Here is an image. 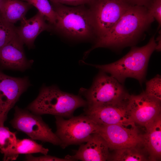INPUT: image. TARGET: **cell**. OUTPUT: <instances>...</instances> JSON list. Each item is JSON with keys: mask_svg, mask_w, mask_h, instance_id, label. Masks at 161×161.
<instances>
[{"mask_svg": "<svg viewBox=\"0 0 161 161\" xmlns=\"http://www.w3.org/2000/svg\"><path fill=\"white\" fill-rule=\"evenodd\" d=\"M154 19L144 7L130 6L109 32L86 53L98 47L120 49L133 46Z\"/></svg>", "mask_w": 161, "mask_h": 161, "instance_id": "1", "label": "cell"}, {"mask_svg": "<svg viewBox=\"0 0 161 161\" xmlns=\"http://www.w3.org/2000/svg\"><path fill=\"white\" fill-rule=\"evenodd\" d=\"M156 46L154 35L146 44L140 47L132 46L126 55L115 62L105 65H89L109 73L123 84L127 78H130L137 79L142 85L145 80L149 59Z\"/></svg>", "mask_w": 161, "mask_h": 161, "instance_id": "2", "label": "cell"}, {"mask_svg": "<svg viewBox=\"0 0 161 161\" xmlns=\"http://www.w3.org/2000/svg\"><path fill=\"white\" fill-rule=\"evenodd\" d=\"M87 102L80 95L61 91L55 85H43L36 98L26 108L37 115L51 114L70 118L77 109Z\"/></svg>", "mask_w": 161, "mask_h": 161, "instance_id": "3", "label": "cell"}, {"mask_svg": "<svg viewBox=\"0 0 161 161\" xmlns=\"http://www.w3.org/2000/svg\"><path fill=\"white\" fill-rule=\"evenodd\" d=\"M55 12V29L73 38H89L95 34L89 9L84 5L70 7L58 3L51 2Z\"/></svg>", "mask_w": 161, "mask_h": 161, "instance_id": "4", "label": "cell"}, {"mask_svg": "<svg viewBox=\"0 0 161 161\" xmlns=\"http://www.w3.org/2000/svg\"><path fill=\"white\" fill-rule=\"evenodd\" d=\"M80 93L86 98L87 107H95L127 100L130 94L123 84L111 76L100 71L91 87L81 88Z\"/></svg>", "mask_w": 161, "mask_h": 161, "instance_id": "5", "label": "cell"}, {"mask_svg": "<svg viewBox=\"0 0 161 161\" xmlns=\"http://www.w3.org/2000/svg\"><path fill=\"white\" fill-rule=\"evenodd\" d=\"M55 117L56 127L55 133L61 142L60 146L63 149L86 142L92 134L97 132L100 128L84 114L73 116L68 120L61 116Z\"/></svg>", "mask_w": 161, "mask_h": 161, "instance_id": "6", "label": "cell"}, {"mask_svg": "<svg viewBox=\"0 0 161 161\" xmlns=\"http://www.w3.org/2000/svg\"><path fill=\"white\" fill-rule=\"evenodd\" d=\"M14 110L13 117L10 122L13 128L25 133L33 140L61 145L60 139L41 115L17 106Z\"/></svg>", "mask_w": 161, "mask_h": 161, "instance_id": "7", "label": "cell"}, {"mask_svg": "<svg viewBox=\"0 0 161 161\" xmlns=\"http://www.w3.org/2000/svg\"><path fill=\"white\" fill-rule=\"evenodd\" d=\"M91 5L94 33L98 39L109 32L131 6L124 0H96Z\"/></svg>", "mask_w": 161, "mask_h": 161, "instance_id": "8", "label": "cell"}, {"mask_svg": "<svg viewBox=\"0 0 161 161\" xmlns=\"http://www.w3.org/2000/svg\"><path fill=\"white\" fill-rule=\"evenodd\" d=\"M97 133L106 140L110 150L127 147H142L143 134L133 121L100 126Z\"/></svg>", "mask_w": 161, "mask_h": 161, "instance_id": "9", "label": "cell"}, {"mask_svg": "<svg viewBox=\"0 0 161 161\" xmlns=\"http://www.w3.org/2000/svg\"><path fill=\"white\" fill-rule=\"evenodd\" d=\"M30 86L28 77L10 76L0 69V126H4L10 111Z\"/></svg>", "mask_w": 161, "mask_h": 161, "instance_id": "10", "label": "cell"}, {"mask_svg": "<svg viewBox=\"0 0 161 161\" xmlns=\"http://www.w3.org/2000/svg\"><path fill=\"white\" fill-rule=\"evenodd\" d=\"M161 101L144 91L138 95H130L127 108L131 119L144 127L161 114Z\"/></svg>", "mask_w": 161, "mask_h": 161, "instance_id": "11", "label": "cell"}, {"mask_svg": "<svg viewBox=\"0 0 161 161\" xmlns=\"http://www.w3.org/2000/svg\"><path fill=\"white\" fill-rule=\"evenodd\" d=\"M128 99L124 102L112 104L86 106L84 108L83 114L99 126L133 121L127 109Z\"/></svg>", "mask_w": 161, "mask_h": 161, "instance_id": "12", "label": "cell"}, {"mask_svg": "<svg viewBox=\"0 0 161 161\" xmlns=\"http://www.w3.org/2000/svg\"><path fill=\"white\" fill-rule=\"evenodd\" d=\"M23 43L16 35L0 49V69L23 72L30 68L33 61L27 58Z\"/></svg>", "mask_w": 161, "mask_h": 161, "instance_id": "13", "label": "cell"}, {"mask_svg": "<svg viewBox=\"0 0 161 161\" xmlns=\"http://www.w3.org/2000/svg\"><path fill=\"white\" fill-rule=\"evenodd\" d=\"M86 143L80 145L74 155H67L65 157L74 161H105L109 160L110 154L108 145L98 133L92 134Z\"/></svg>", "mask_w": 161, "mask_h": 161, "instance_id": "14", "label": "cell"}, {"mask_svg": "<svg viewBox=\"0 0 161 161\" xmlns=\"http://www.w3.org/2000/svg\"><path fill=\"white\" fill-rule=\"evenodd\" d=\"M44 16L38 12L32 17L24 18L20 21V25L16 27V34L24 44L29 48L34 47L36 38L43 31L49 30L51 27L45 21Z\"/></svg>", "mask_w": 161, "mask_h": 161, "instance_id": "15", "label": "cell"}, {"mask_svg": "<svg viewBox=\"0 0 161 161\" xmlns=\"http://www.w3.org/2000/svg\"><path fill=\"white\" fill-rule=\"evenodd\" d=\"M143 134L142 146L150 161H157L161 157V115L146 124Z\"/></svg>", "mask_w": 161, "mask_h": 161, "instance_id": "16", "label": "cell"}, {"mask_svg": "<svg viewBox=\"0 0 161 161\" xmlns=\"http://www.w3.org/2000/svg\"><path fill=\"white\" fill-rule=\"evenodd\" d=\"M32 5L20 0H2L0 13L7 21L13 24L25 17Z\"/></svg>", "mask_w": 161, "mask_h": 161, "instance_id": "17", "label": "cell"}, {"mask_svg": "<svg viewBox=\"0 0 161 161\" xmlns=\"http://www.w3.org/2000/svg\"><path fill=\"white\" fill-rule=\"evenodd\" d=\"M17 139L16 132L4 126H0V150L3 154V160H15L18 157L15 152Z\"/></svg>", "mask_w": 161, "mask_h": 161, "instance_id": "18", "label": "cell"}, {"mask_svg": "<svg viewBox=\"0 0 161 161\" xmlns=\"http://www.w3.org/2000/svg\"><path fill=\"white\" fill-rule=\"evenodd\" d=\"M109 160L116 161H144L150 160L148 155L141 146L127 147L115 150Z\"/></svg>", "mask_w": 161, "mask_h": 161, "instance_id": "19", "label": "cell"}, {"mask_svg": "<svg viewBox=\"0 0 161 161\" xmlns=\"http://www.w3.org/2000/svg\"><path fill=\"white\" fill-rule=\"evenodd\" d=\"M49 149L38 143L34 140L29 139H17L15 148V154L18 157L20 154H29L40 153L46 155Z\"/></svg>", "mask_w": 161, "mask_h": 161, "instance_id": "20", "label": "cell"}, {"mask_svg": "<svg viewBox=\"0 0 161 161\" xmlns=\"http://www.w3.org/2000/svg\"><path fill=\"white\" fill-rule=\"evenodd\" d=\"M35 7L46 20L54 25L56 20V15L52 6L48 0H24Z\"/></svg>", "mask_w": 161, "mask_h": 161, "instance_id": "21", "label": "cell"}, {"mask_svg": "<svg viewBox=\"0 0 161 161\" xmlns=\"http://www.w3.org/2000/svg\"><path fill=\"white\" fill-rule=\"evenodd\" d=\"M16 27L6 20L0 13V49L16 35Z\"/></svg>", "mask_w": 161, "mask_h": 161, "instance_id": "22", "label": "cell"}, {"mask_svg": "<svg viewBox=\"0 0 161 161\" xmlns=\"http://www.w3.org/2000/svg\"><path fill=\"white\" fill-rule=\"evenodd\" d=\"M144 92L147 95L161 100V77L157 75L146 82Z\"/></svg>", "mask_w": 161, "mask_h": 161, "instance_id": "23", "label": "cell"}, {"mask_svg": "<svg viewBox=\"0 0 161 161\" xmlns=\"http://www.w3.org/2000/svg\"><path fill=\"white\" fill-rule=\"evenodd\" d=\"M146 8L158 22L159 28L161 25V0H153Z\"/></svg>", "mask_w": 161, "mask_h": 161, "instance_id": "24", "label": "cell"}, {"mask_svg": "<svg viewBox=\"0 0 161 161\" xmlns=\"http://www.w3.org/2000/svg\"><path fill=\"white\" fill-rule=\"evenodd\" d=\"M26 161H72L73 160L65 157L61 158L50 155H44L39 157H34L31 154H27L25 156Z\"/></svg>", "mask_w": 161, "mask_h": 161, "instance_id": "25", "label": "cell"}, {"mask_svg": "<svg viewBox=\"0 0 161 161\" xmlns=\"http://www.w3.org/2000/svg\"><path fill=\"white\" fill-rule=\"evenodd\" d=\"M51 2L78 6L86 4H91L96 0H50Z\"/></svg>", "mask_w": 161, "mask_h": 161, "instance_id": "26", "label": "cell"}, {"mask_svg": "<svg viewBox=\"0 0 161 161\" xmlns=\"http://www.w3.org/2000/svg\"><path fill=\"white\" fill-rule=\"evenodd\" d=\"M131 6H143L146 7L153 0H124Z\"/></svg>", "mask_w": 161, "mask_h": 161, "instance_id": "27", "label": "cell"}, {"mask_svg": "<svg viewBox=\"0 0 161 161\" xmlns=\"http://www.w3.org/2000/svg\"><path fill=\"white\" fill-rule=\"evenodd\" d=\"M156 41H157V46L156 47L155 50L157 51H160L161 49V34H160L158 37L157 38L156 40H155Z\"/></svg>", "mask_w": 161, "mask_h": 161, "instance_id": "28", "label": "cell"}, {"mask_svg": "<svg viewBox=\"0 0 161 161\" xmlns=\"http://www.w3.org/2000/svg\"><path fill=\"white\" fill-rule=\"evenodd\" d=\"M2 0H0V9Z\"/></svg>", "mask_w": 161, "mask_h": 161, "instance_id": "29", "label": "cell"}]
</instances>
